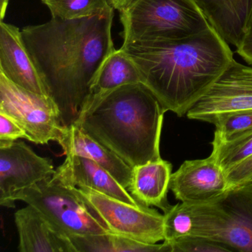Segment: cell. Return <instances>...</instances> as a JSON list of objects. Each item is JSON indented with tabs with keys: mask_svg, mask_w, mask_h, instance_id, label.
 Here are the masks:
<instances>
[{
	"mask_svg": "<svg viewBox=\"0 0 252 252\" xmlns=\"http://www.w3.org/2000/svg\"><path fill=\"white\" fill-rule=\"evenodd\" d=\"M113 17L110 7L92 17L52 18L21 31L25 46L65 126L77 121L101 65L116 50Z\"/></svg>",
	"mask_w": 252,
	"mask_h": 252,
	"instance_id": "6da1fadb",
	"label": "cell"
},
{
	"mask_svg": "<svg viewBox=\"0 0 252 252\" xmlns=\"http://www.w3.org/2000/svg\"><path fill=\"white\" fill-rule=\"evenodd\" d=\"M122 48L163 110L179 117L187 116L234 60L228 44L212 28L182 40L123 44Z\"/></svg>",
	"mask_w": 252,
	"mask_h": 252,
	"instance_id": "7a4b0ae2",
	"label": "cell"
},
{
	"mask_svg": "<svg viewBox=\"0 0 252 252\" xmlns=\"http://www.w3.org/2000/svg\"><path fill=\"white\" fill-rule=\"evenodd\" d=\"M165 113L144 84H132L89 97L75 123L133 168L162 158Z\"/></svg>",
	"mask_w": 252,
	"mask_h": 252,
	"instance_id": "3957f363",
	"label": "cell"
},
{
	"mask_svg": "<svg viewBox=\"0 0 252 252\" xmlns=\"http://www.w3.org/2000/svg\"><path fill=\"white\" fill-rule=\"evenodd\" d=\"M119 12L124 45L175 42L211 28L194 0H134Z\"/></svg>",
	"mask_w": 252,
	"mask_h": 252,
	"instance_id": "277c9868",
	"label": "cell"
},
{
	"mask_svg": "<svg viewBox=\"0 0 252 252\" xmlns=\"http://www.w3.org/2000/svg\"><path fill=\"white\" fill-rule=\"evenodd\" d=\"M189 206L191 235L207 237L232 252H252V185L228 189L215 201Z\"/></svg>",
	"mask_w": 252,
	"mask_h": 252,
	"instance_id": "5b68a950",
	"label": "cell"
},
{
	"mask_svg": "<svg viewBox=\"0 0 252 252\" xmlns=\"http://www.w3.org/2000/svg\"><path fill=\"white\" fill-rule=\"evenodd\" d=\"M75 188L64 185L52 175L17 191L11 201L15 205V201L21 200L33 206L69 237L110 233Z\"/></svg>",
	"mask_w": 252,
	"mask_h": 252,
	"instance_id": "8992f818",
	"label": "cell"
},
{
	"mask_svg": "<svg viewBox=\"0 0 252 252\" xmlns=\"http://www.w3.org/2000/svg\"><path fill=\"white\" fill-rule=\"evenodd\" d=\"M0 113L9 116L36 144L60 142L66 126L55 101L17 86L0 73Z\"/></svg>",
	"mask_w": 252,
	"mask_h": 252,
	"instance_id": "52a82bcc",
	"label": "cell"
},
{
	"mask_svg": "<svg viewBox=\"0 0 252 252\" xmlns=\"http://www.w3.org/2000/svg\"><path fill=\"white\" fill-rule=\"evenodd\" d=\"M75 191L110 232L146 244H156L164 240V215L156 209L133 206L88 187H76Z\"/></svg>",
	"mask_w": 252,
	"mask_h": 252,
	"instance_id": "ba28073f",
	"label": "cell"
},
{
	"mask_svg": "<svg viewBox=\"0 0 252 252\" xmlns=\"http://www.w3.org/2000/svg\"><path fill=\"white\" fill-rule=\"evenodd\" d=\"M244 110H252V67L233 60L187 116L213 125L220 116Z\"/></svg>",
	"mask_w": 252,
	"mask_h": 252,
	"instance_id": "9c48e42d",
	"label": "cell"
},
{
	"mask_svg": "<svg viewBox=\"0 0 252 252\" xmlns=\"http://www.w3.org/2000/svg\"><path fill=\"white\" fill-rule=\"evenodd\" d=\"M52 160L22 141L0 143V205L14 208L11 197L55 173Z\"/></svg>",
	"mask_w": 252,
	"mask_h": 252,
	"instance_id": "30bf717a",
	"label": "cell"
},
{
	"mask_svg": "<svg viewBox=\"0 0 252 252\" xmlns=\"http://www.w3.org/2000/svg\"><path fill=\"white\" fill-rule=\"evenodd\" d=\"M228 189L225 171L212 153L206 158L185 160L169 181L175 198L189 205L215 201Z\"/></svg>",
	"mask_w": 252,
	"mask_h": 252,
	"instance_id": "8fae6325",
	"label": "cell"
},
{
	"mask_svg": "<svg viewBox=\"0 0 252 252\" xmlns=\"http://www.w3.org/2000/svg\"><path fill=\"white\" fill-rule=\"evenodd\" d=\"M0 73L20 88L49 96L25 46L20 29L2 20L0 23Z\"/></svg>",
	"mask_w": 252,
	"mask_h": 252,
	"instance_id": "7c38bea8",
	"label": "cell"
},
{
	"mask_svg": "<svg viewBox=\"0 0 252 252\" xmlns=\"http://www.w3.org/2000/svg\"><path fill=\"white\" fill-rule=\"evenodd\" d=\"M65 186L72 188L88 187L109 197L133 206L138 203L127 189L105 169L94 160L79 156H66L64 163L53 175Z\"/></svg>",
	"mask_w": 252,
	"mask_h": 252,
	"instance_id": "4fadbf2b",
	"label": "cell"
},
{
	"mask_svg": "<svg viewBox=\"0 0 252 252\" xmlns=\"http://www.w3.org/2000/svg\"><path fill=\"white\" fill-rule=\"evenodd\" d=\"M20 252H77L70 237L33 206L14 215Z\"/></svg>",
	"mask_w": 252,
	"mask_h": 252,
	"instance_id": "5bb4252c",
	"label": "cell"
},
{
	"mask_svg": "<svg viewBox=\"0 0 252 252\" xmlns=\"http://www.w3.org/2000/svg\"><path fill=\"white\" fill-rule=\"evenodd\" d=\"M58 144L66 156H82L94 160L108 171L122 187L129 188L132 168L76 123L66 126Z\"/></svg>",
	"mask_w": 252,
	"mask_h": 252,
	"instance_id": "9a60e30c",
	"label": "cell"
},
{
	"mask_svg": "<svg viewBox=\"0 0 252 252\" xmlns=\"http://www.w3.org/2000/svg\"><path fill=\"white\" fill-rule=\"evenodd\" d=\"M211 28L228 45H240L252 12V0H194Z\"/></svg>",
	"mask_w": 252,
	"mask_h": 252,
	"instance_id": "2e32d148",
	"label": "cell"
},
{
	"mask_svg": "<svg viewBox=\"0 0 252 252\" xmlns=\"http://www.w3.org/2000/svg\"><path fill=\"white\" fill-rule=\"evenodd\" d=\"M172 170V163L162 158L135 166L127 191L140 204L165 213L172 207L167 199Z\"/></svg>",
	"mask_w": 252,
	"mask_h": 252,
	"instance_id": "e0dca14e",
	"label": "cell"
},
{
	"mask_svg": "<svg viewBox=\"0 0 252 252\" xmlns=\"http://www.w3.org/2000/svg\"><path fill=\"white\" fill-rule=\"evenodd\" d=\"M137 83H141L139 71L121 48L115 50L103 63L91 87L89 97L98 96L124 85Z\"/></svg>",
	"mask_w": 252,
	"mask_h": 252,
	"instance_id": "ac0fdd59",
	"label": "cell"
},
{
	"mask_svg": "<svg viewBox=\"0 0 252 252\" xmlns=\"http://www.w3.org/2000/svg\"><path fill=\"white\" fill-rule=\"evenodd\" d=\"M77 252H171L169 245L146 244L113 233L70 237Z\"/></svg>",
	"mask_w": 252,
	"mask_h": 252,
	"instance_id": "d6986e66",
	"label": "cell"
},
{
	"mask_svg": "<svg viewBox=\"0 0 252 252\" xmlns=\"http://www.w3.org/2000/svg\"><path fill=\"white\" fill-rule=\"evenodd\" d=\"M52 18L74 20L101 14L110 8L108 0H42Z\"/></svg>",
	"mask_w": 252,
	"mask_h": 252,
	"instance_id": "ffe728a7",
	"label": "cell"
},
{
	"mask_svg": "<svg viewBox=\"0 0 252 252\" xmlns=\"http://www.w3.org/2000/svg\"><path fill=\"white\" fill-rule=\"evenodd\" d=\"M212 154L223 170L252 156V130L226 142L212 141Z\"/></svg>",
	"mask_w": 252,
	"mask_h": 252,
	"instance_id": "44dd1931",
	"label": "cell"
},
{
	"mask_svg": "<svg viewBox=\"0 0 252 252\" xmlns=\"http://www.w3.org/2000/svg\"><path fill=\"white\" fill-rule=\"evenodd\" d=\"M213 141L226 142L252 130V110H239L220 116L214 122Z\"/></svg>",
	"mask_w": 252,
	"mask_h": 252,
	"instance_id": "7402d4cb",
	"label": "cell"
},
{
	"mask_svg": "<svg viewBox=\"0 0 252 252\" xmlns=\"http://www.w3.org/2000/svg\"><path fill=\"white\" fill-rule=\"evenodd\" d=\"M163 215V241L170 243L181 237L192 234L194 218L189 205L181 202L172 206Z\"/></svg>",
	"mask_w": 252,
	"mask_h": 252,
	"instance_id": "603a6c76",
	"label": "cell"
},
{
	"mask_svg": "<svg viewBox=\"0 0 252 252\" xmlns=\"http://www.w3.org/2000/svg\"><path fill=\"white\" fill-rule=\"evenodd\" d=\"M168 244L171 252H233L228 246L201 236H186Z\"/></svg>",
	"mask_w": 252,
	"mask_h": 252,
	"instance_id": "cb8c5ba5",
	"label": "cell"
},
{
	"mask_svg": "<svg viewBox=\"0 0 252 252\" xmlns=\"http://www.w3.org/2000/svg\"><path fill=\"white\" fill-rule=\"evenodd\" d=\"M229 189L252 184V156L225 171Z\"/></svg>",
	"mask_w": 252,
	"mask_h": 252,
	"instance_id": "d4e9b609",
	"label": "cell"
},
{
	"mask_svg": "<svg viewBox=\"0 0 252 252\" xmlns=\"http://www.w3.org/2000/svg\"><path fill=\"white\" fill-rule=\"evenodd\" d=\"M20 138L28 140L24 129L12 119L0 113V143H10Z\"/></svg>",
	"mask_w": 252,
	"mask_h": 252,
	"instance_id": "484cf974",
	"label": "cell"
},
{
	"mask_svg": "<svg viewBox=\"0 0 252 252\" xmlns=\"http://www.w3.org/2000/svg\"><path fill=\"white\" fill-rule=\"evenodd\" d=\"M237 53L249 65H252V12L244 36L237 48Z\"/></svg>",
	"mask_w": 252,
	"mask_h": 252,
	"instance_id": "4316f807",
	"label": "cell"
},
{
	"mask_svg": "<svg viewBox=\"0 0 252 252\" xmlns=\"http://www.w3.org/2000/svg\"><path fill=\"white\" fill-rule=\"evenodd\" d=\"M134 0H108L110 6L114 10H118L119 11H122L127 8Z\"/></svg>",
	"mask_w": 252,
	"mask_h": 252,
	"instance_id": "83f0119b",
	"label": "cell"
},
{
	"mask_svg": "<svg viewBox=\"0 0 252 252\" xmlns=\"http://www.w3.org/2000/svg\"><path fill=\"white\" fill-rule=\"evenodd\" d=\"M10 0H0V18L3 20L6 14L7 8Z\"/></svg>",
	"mask_w": 252,
	"mask_h": 252,
	"instance_id": "f1b7e54d",
	"label": "cell"
},
{
	"mask_svg": "<svg viewBox=\"0 0 252 252\" xmlns=\"http://www.w3.org/2000/svg\"></svg>",
	"mask_w": 252,
	"mask_h": 252,
	"instance_id": "f546056e",
	"label": "cell"
}]
</instances>
